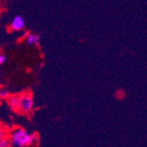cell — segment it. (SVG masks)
Returning a JSON list of instances; mask_svg holds the SVG:
<instances>
[{"label":"cell","instance_id":"cell-3","mask_svg":"<svg viewBox=\"0 0 147 147\" xmlns=\"http://www.w3.org/2000/svg\"><path fill=\"white\" fill-rule=\"evenodd\" d=\"M24 26H25V20L20 15L15 16L11 22V29L12 31H20L24 28Z\"/></svg>","mask_w":147,"mask_h":147},{"label":"cell","instance_id":"cell-11","mask_svg":"<svg viewBox=\"0 0 147 147\" xmlns=\"http://www.w3.org/2000/svg\"><path fill=\"white\" fill-rule=\"evenodd\" d=\"M0 9H1V1H0Z\"/></svg>","mask_w":147,"mask_h":147},{"label":"cell","instance_id":"cell-6","mask_svg":"<svg viewBox=\"0 0 147 147\" xmlns=\"http://www.w3.org/2000/svg\"><path fill=\"white\" fill-rule=\"evenodd\" d=\"M11 145V140L7 136L0 138V147H10Z\"/></svg>","mask_w":147,"mask_h":147},{"label":"cell","instance_id":"cell-1","mask_svg":"<svg viewBox=\"0 0 147 147\" xmlns=\"http://www.w3.org/2000/svg\"><path fill=\"white\" fill-rule=\"evenodd\" d=\"M9 138L11 140V144L16 147L29 146L36 140L34 134H28L22 128H15L11 132V137Z\"/></svg>","mask_w":147,"mask_h":147},{"label":"cell","instance_id":"cell-5","mask_svg":"<svg viewBox=\"0 0 147 147\" xmlns=\"http://www.w3.org/2000/svg\"><path fill=\"white\" fill-rule=\"evenodd\" d=\"M18 100H19V95H17V94H10L6 99V102H7V104L9 105V107L11 109L15 110L17 109Z\"/></svg>","mask_w":147,"mask_h":147},{"label":"cell","instance_id":"cell-9","mask_svg":"<svg viewBox=\"0 0 147 147\" xmlns=\"http://www.w3.org/2000/svg\"><path fill=\"white\" fill-rule=\"evenodd\" d=\"M6 61V57L4 54H0V64H3Z\"/></svg>","mask_w":147,"mask_h":147},{"label":"cell","instance_id":"cell-4","mask_svg":"<svg viewBox=\"0 0 147 147\" xmlns=\"http://www.w3.org/2000/svg\"><path fill=\"white\" fill-rule=\"evenodd\" d=\"M40 35L37 34H33V33H26L25 35V40L26 42L28 45H38L40 42Z\"/></svg>","mask_w":147,"mask_h":147},{"label":"cell","instance_id":"cell-2","mask_svg":"<svg viewBox=\"0 0 147 147\" xmlns=\"http://www.w3.org/2000/svg\"><path fill=\"white\" fill-rule=\"evenodd\" d=\"M34 108V99L30 93H22L19 95L16 110L20 113H29Z\"/></svg>","mask_w":147,"mask_h":147},{"label":"cell","instance_id":"cell-10","mask_svg":"<svg viewBox=\"0 0 147 147\" xmlns=\"http://www.w3.org/2000/svg\"><path fill=\"white\" fill-rule=\"evenodd\" d=\"M1 105H2V100H0V107H1Z\"/></svg>","mask_w":147,"mask_h":147},{"label":"cell","instance_id":"cell-8","mask_svg":"<svg viewBox=\"0 0 147 147\" xmlns=\"http://www.w3.org/2000/svg\"><path fill=\"white\" fill-rule=\"evenodd\" d=\"M6 135H7V130L2 124H0V138L6 137Z\"/></svg>","mask_w":147,"mask_h":147},{"label":"cell","instance_id":"cell-7","mask_svg":"<svg viewBox=\"0 0 147 147\" xmlns=\"http://www.w3.org/2000/svg\"><path fill=\"white\" fill-rule=\"evenodd\" d=\"M10 95L9 91L5 87H0V100H6L7 97Z\"/></svg>","mask_w":147,"mask_h":147}]
</instances>
